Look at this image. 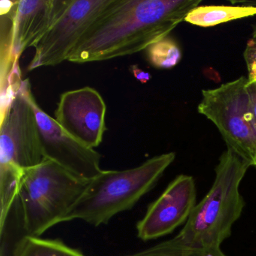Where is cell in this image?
<instances>
[{
	"mask_svg": "<svg viewBox=\"0 0 256 256\" xmlns=\"http://www.w3.org/2000/svg\"><path fill=\"white\" fill-rule=\"evenodd\" d=\"M30 102L38 122L46 160L58 163L78 178L90 180L98 176L101 168V154L86 148L68 136L36 102L31 92Z\"/></svg>",
	"mask_w": 256,
	"mask_h": 256,
	"instance_id": "9c48e42d",
	"label": "cell"
},
{
	"mask_svg": "<svg viewBox=\"0 0 256 256\" xmlns=\"http://www.w3.org/2000/svg\"><path fill=\"white\" fill-rule=\"evenodd\" d=\"M146 50L150 64L158 70L174 68L182 59L180 48L170 37L160 40Z\"/></svg>",
	"mask_w": 256,
	"mask_h": 256,
	"instance_id": "9a60e30c",
	"label": "cell"
},
{
	"mask_svg": "<svg viewBox=\"0 0 256 256\" xmlns=\"http://www.w3.org/2000/svg\"><path fill=\"white\" fill-rule=\"evenodd\" d=\"M244 59L246 62L248 72V78L252 74L256 67V40L251 38L247 43L244 54Z\"/></svg>",
	"mask_w": 256,
	"mask_h": 256,
	"instance_id": "2e32d148",
	"label": "cell"
},
{
	"mask_svg": "<svg viewBox=\"0 0 256 256\" xmlns=\"http://www.w3.org/2000/svg\"><path fill=\"white\" fill-rule=\"evenodd\" d=\"M128 256H227L221 248H194L175 242L164 241L151 248Z\"/></svg>",
	"mask_w": 256,
	"mask_h": 256,
	"instance_id": "5bb4252c",
	"label": "cell"
},
{
	"mask_svg": "<svg viewBox=\"0 0 256 256\" xmlns=\"http://www.w3.org/2000/svg\"><path fill=\"white\" fill-rule=\"evenodd\" d=\"M107 106L94 88L68 91L61 96L55 116L61 128L86 148L95 150L103 142Z\"/></svg>",
	"mask_w": 256,
	"mask_h": 256,
	"instance_id": "ba28073f",
	"label": "cell"
},
{
	"mask_svg": "<svg viewBox=\"0 0 256 256\" xmlns=\"http://www.w3.org/2000/svg\"><path fill=\"white\" fill-rule=\"evenodd\" d=\"M71 0L17 1L14 14L12 60L19 65L22 54L34 48L60 18Z\"/></svg>",
	"mask_w": 256,
	"mask_h": 256,
	"instance_id": "8fae6325",
	"label": "cell"
},
{
	"mask_svg": "<svg viewBox=\"0 0 256 256\" xmlns=\"http://www.w3.org/2000/svg\"><path fill=\"white\" fill-rule=\"evenodd\" d=\"M196 182L188 175H180L152 202L137 224L138 236L150 241L167 236L186 223L196 206Z\"/></svg>",
	"mask_w": 256,
	"mask_h": 256,
	"instance_id": "30bf717a",
	"label": "cell"
},
{
	"mask_svg": "<svg viewBox=\"0 0 256 256\" xmlns=\"http://www.w3.org/2000/svg\"><path fill=\"white\" fill-rule=\"evenodd\" d=\"M248 80H256V67L254 68V72H253L252 74L248 78Z\"/></svg>",
	"mask_w": 256,
	"mask_h": 256,
	"instance_id": "ffe728a7",
	"label": "cell"
},
{
	"mask_svg": "<svg viewBox=\"0 0 256 256\" xmlns=\"http://www.w3.org/2000/svg\"><path fill=\"white\" fill-rule=\"evenodd\" d=\"M256 16V7L248 6H203L193 10L185 22L200 28H212Z\"/></svg>",
	"mask_w": 256,
	"mask_h": 256,
	"instance_id": "7c38bea8",
	"label": "cell"
},
{
	"mask_svg": "<svg viewBox=\"0 0 256 256\" xmlns=\"http://www.w3.org/2000/svg\"><path fill=\"white\" fill-rule=\"evenodd\" d=\"M176 158L174 152L157 156L138 167L102 170L90 180L80 198L59 224L82 220L95 227L106 224L118 214L132 209L156 185Z\"/></svg>",
	"mask_w": 256,
	"mask_h": 256,
	"instance_id": "3957f363",
	"label": "cell"
},
{
	"mask_svg": "<svg viewBox=\"0 0 256 256\" xmlns=\"http://www.w3.org/2000/svg\"><path fill=\"white\" fill-rule=\"evenodd\" d=\"M252 36V38H254V40H256V24L254 25V28H253Z\"/></svg>",
	"mask_w": 256,
	"mask_h": 256,
	"instance_id": "44dd1931",
	"label": "cell"
},
{
	"mask_svg": "<svg viewBox=\"0 0 256 256\" xmlns=\"http://www.w3.org/2000/svg\"><path fill=\"white\" fill-rule=\"evenodd\" d=\"M114 0H71L66 11L34 47L36 52L28 67L56 66L68 61L91 26L108 10Z\"/></svg>",
	"mask_w": 256,
	"mask_h": 256,
	"instance_id": "52a82bcc",
	"label": "cell"
},
{
	"mask_svg": "<svg viewBox=\"0 0 256 256\" xmlns=\"http://www.w3.org/2000/svg\"><path fill=\"white\" fill-rule=\"evenodd\" d=\"M89 182L48 160L25 170L16 204L26 234L40 236L59 224Z\"/></svg>",
	"mask_w": 256,
	"mask_h": 256,
	"instance_id": "277c9868",
	"label": "cell"
},
{
	"mask_svg": "<svg viewBox=\"0 0 256 256\" xmlns=\"http://www.w3.org/2000/svg\"><path fill=\"white\" fill-rule=\"evenodd\" d=\"M246 88L250 96L252 112L256 124V80H248Z\"/></svg>",
	"mask_w": 256,
	"mask_h": 256,
	"instance_id": "e0dca14e",
	"label": "cell"
},
{
	"mask_svg": "<svg viewBox=\"0 0 256 256\" xmlns=\"http://www.w3.org/2000/svg\"><path fill=\"white\" fill-rule=\"evenodd\" d=\"M246 4L250 6L256 7V0H248L246 1Z\"/></svg>",
	"mask_w": 256,
	"mask_h": 256,
	"instance_id": "d6986e66",
	"label": "cell"
},
{
	"mask_svg": "<svg viewBox=\"0 0 256 256\" xmlns=\"http://www.w3.org/2000/svg\"><path fill=\"white\" fill-rule=\"evenodd\" d=\"M29 80L22 82L0 124V193L16 196L25 170L46 160L35 112L30 102Z\"/></svg>",
	"mask_w": 256,
	"mask_h": 256,
	"instance_id": "5b68a950",
	"label": "cell"
},
{
	"mask_svg": "<svg viewBox=\"0 0 256 256\" xmlns=\"http://www.w3.org/2000/svg\"><path fill=\"white\" fill-rule=\"evenodd\" d=\"M14 256H86L60 240L26 236L18 242Z\"/></svg>",
	"mask_w": 256,
	"mask_h": 256,
	"instance_id": "4fadbf2b",
	"label": "cell"
},
{
	"mask_svg": "<svg viewBox=\"0 0 256 256\" xmlns=\"http://www.w3.org/2000/svg\"><path fill=\"white\" fill-rule=\"evenodd\" d=\"M202 0H114L68 58L88 64L148 50L169 36Z\"/></svg>",
	"mask_w": 256,
	"mask_h": 256,
	"instance_id": "6da1fadb",
	"label": "cell"
},
{
	"mask_svg": "<svg viewBox=\"0 0 256 256\" xmlns=\"http://www.w3.org/2000/svg\"></svg>",
	"mask_w": 256,
	"mask_h": 256,
	"instance_id": "7402d4cb",
	"label": "cell"
},
{
	"mask_svg": "<svg viewBox=\"0 0 256 256\" xmlns=\"http://www.w3.org/2000/svg\"><path fill=\"white\" fill-rule=\"evenodd\" d=\"M252 166L230 148L221 156L209 192L196 204L175 242L194 248H220L232 235V228L245 206L240 191Z\"/></svg>",
	"mask_w": 256,
	"mask_h": 256,
	"instance_id": "7a4b0ae2",
	"label": "cell"
},
{
	"mask_svg": "<svg viewBox=\"0 0 256 256\" xmlns=\"http://www.w3.org/2000/svg\"><path fill=\"white\" fill-rule=\"evenodd\" d=\"M241 77L212 90L202 91L199 113L214 122L227 148L256 166V124L246 86Z\"/></svg>",
	"mask_w": 256,
	"mask_h": 256,
	"instance_id": "8992f818",
	"label": "cell"
},
{
	"mask_svg": "<svg viewBox=\"0 0 256 256\" xmlns=\"http://www.w3.org/2000/svg\"><path fill=\"white\" fill-rule=\"evenodd\" d=\"M131 70L134 78L142 84H146L151 79L150 74L140 70L138 66H132L131 67Z\"/></svg>",
	"mask_w": 256,
	"mask_h": 256,
	"instance_id": "ac0fdd59",
	"label": "cell"
}]
</instances>
